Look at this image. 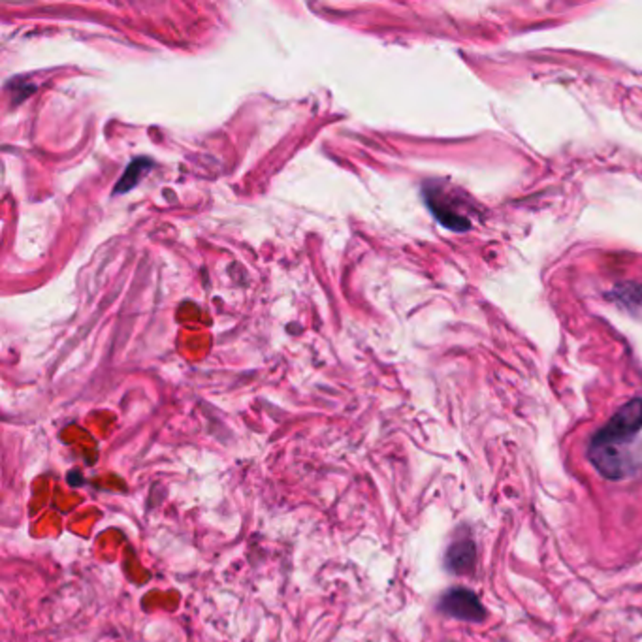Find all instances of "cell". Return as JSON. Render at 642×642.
<instances>
[{
	"label": "cell",
	"instance_id": "1",
	"mask_svg": "<svg viewBox=\"0 0 642 642\" xmlns=\"http://www.w3.org/2000/svg\"><path fill=\"white\" fill-rule=\"evenodd\" d=\"M642 430V400L628 402L616 411L590 441L588 456L593 467L607 479H623L633 469L630 447Z\"/></svg>",
	"mask_w": 642,
	"mask_h": 642
},
{
	"label": "cell",
	"instance_id": "2",
	"mask_svg": "<svg viewBox=\"0 0 642 642\" xmlns=\"http://www.w3.org/2000/svg\"><path fill=\"white\" fill-rule=\"evenodd\" d=\"M424 200L442 226L450 228L454 232H467L471 228V221L458 211V207L452 202V196L445 191V187L435 185V183H426Z\"/></svg>",
	"mask_w": 642,
	"mask_h": 642
},
{
	"label": "cell",
	"instance_id": "3",
	"mask_svg": "<svg viewBox=\"0 0 642 642\" xmlns=\"http://www.w3.org/2000/svg\"><path fill=\"white\" fill-rule=\"evenodd\" d=\"M439 610L447 616L464 622L479 623L486 618V610L479 599V595L467 588H452L447 593H442Z\"/></svg>",
	"mask_w": 642,
	"mask_h": 642
},
{
	"label": "cell",
	"instance_id": "4",
	"mask_svg": "<svg viewBox=\"0 0 642 642\" xmlns=\"http://www.w3.org/2000/svg\"><path fill=\"white\" fill-rule=\"evenodd\" d=\"M475 560H477L475 543L471 539H462L449 546L445 565L454 575H467L469 571H473V568H475Z\"/></svg>",
	"mask_w": 642,
	"mask_h": 642
},
{
	"label": "cell",
	"instance_id": "5",
	"mask_svg": "<svg viewBox=\"0 0 642 642\" xmlns=\"http://www.w3.org/2000/svg\"><path fill=\"white\" fill-rule=\"evenodd\" d=\"M151 168H153V162H151L149 159H145V157H140V159L132 160V162L127 166L125 174L121 176V179L117 181L114 194H119V192L125 194V192L132 191V189L137 185V183H140V179L151 170Z\"/></svg>",
	"mask_w": 642,
	"mask_h": 642
}]
</instances>
